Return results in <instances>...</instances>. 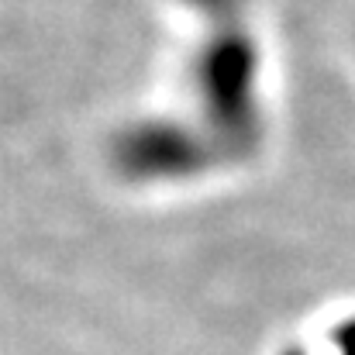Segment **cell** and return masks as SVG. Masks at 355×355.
<instances>
[{"label":"cell","instance_id":"cell-1","mask_svg":"<svg viewBox=\"0 0 355 355\" xmlns=\"http://www.w3.org/2000/svg\"><path fill=\"white\" fill-rule=\"evenodd\" d=\"M197 83L204 94V107L214 118L221 135L235 145L248 148L259 135V118H255V45L238 35L225 31L218 35L200 66H197Z\"/></svg>","mask_w":355,"mask_h":355},{"label":"cell","instance_id":"cell-2","mask_svg":"<svg viewBox=\"0 0 355 355\" xmlns=\"http://www.w3.org/2000/svg\"><path fill=\"white\" fill-rule=\"evenodd\" d=\"M200 141L176 131V128H135L121 138L118 145V162L124 173L131 176H180V173H193L200 169Z\"/></svg>","mask_w":355,"mask_h":355},{"label":"cell","instance_id":"cell-3","mask_svg":"<svg viewBox=\"0 0 355 355\" xmlns=\"http://www.w3.org/2000/svg\"><path fill=\"white\" fill-rule=\"evenodd\" d=\"M193 3H204V7H207V3H218V7H232L235 0H193Z\"/></svg>","mask_w":355,"mask_h":355}]
</instances>
